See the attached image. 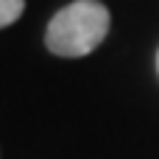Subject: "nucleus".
<instances>
[{"mask_svg":"<svg viewBox=\"0 0 159 159\" xmlns=\"http://www.w3.org/2000/svg\"><path fill=\"white\" fill-rule=\"evenodd\" d=\"M109 8L98 0H75L56 11V17L48 22L45 45L56 56H87L92 53L109 34Z\"/></svg>","mask_w":159,"mask_h":159,"instance_id":"obj_1","label":"nucleus"},{"mask_svg":"<svg viewBox=\"0 0 159 159\" xmlns=\"http://www.w3.org/2000/svg\"><path fill=\"white\" fill-rule=\"evenodd\" d=\"M25 8V0H0V28L11 25Z\"/></svg>","mask_w":159,"mask_h":159,"instance_id":"obj_2","label":"nucleus"},{"mask_svg":"<svg viewBox=\"0 0 159 159\" xmlns=\"http://www.w3.org/2000/svg\"><path fill=\"white\" fill-rule=\"evenodd\" d=\"M157 67H159V56H157Z\"/></svg>","mask_w":159,"mask_h":159,"instance_id":"obj_3","label":"nucleus"}]
</instances>
